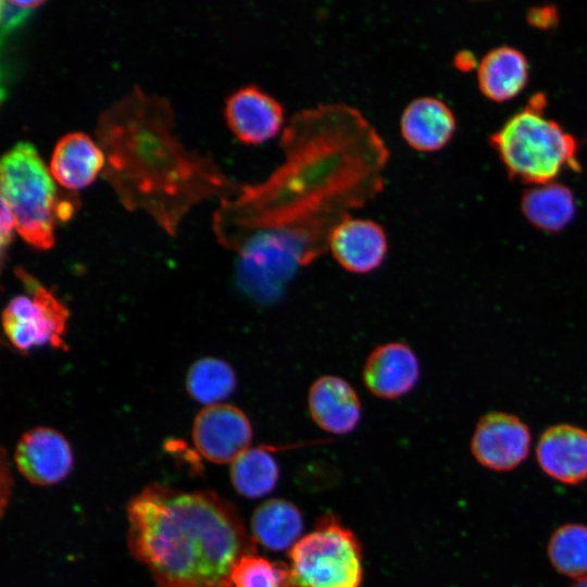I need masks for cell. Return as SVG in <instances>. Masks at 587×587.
<instances>
[{
	"label": "cell",
	"instance_id": "1",
	"mask_svg": "<svg viewBox=\"0 0 587 587\" xmlns=\"http://www.w3.org/2000/svg\"><path fill=\"white\" fill-rule=\"evenodd\" d=\"M283 161L260 183L221 202L214 230L238 254V280L265 290L270 270L307 264L333 228L384 187L389 150L370 121L346 103L295 112L280 136Z\"/></svg>",
	"mask_w": 587,
	"mask_h": 587
},
{
	"label": "cell",
	"instance_id": "2",
	"mask_svg": "<svg viewBox=\"0 0 587 587\" xmlns=\"http://www.w3.org/2000/svg\"><path fill=\"white\" fill-rule=\"evenodd\" d=\"M126 514L129 551L158 587H233L239 560L257 552L236 508L210 490L151 484Z\"/></svg>",
	"mask_w": 587,
	"mask_h": 587
},
{
	"label": "cell",
	"instance_id": "3",
	"mask_svg": "<svg viewBox=\"0 0 587 587\" xmlns=\"http://www.w3.org/2000/svg\"><path fill=\"white\" fill-rule=\"evenodd\" d=\"M546 104L542 93L534 95L489 137L511 179L535 186L553 182L565 166L580 171L576 139L545 116Z\"/></svg>",
	"mask_w": 587,
	"mask_h": 587
},
{
	"label": "cell",
	"instance_id": "4",
	"mask_svg": "<svg viewBox=\"0 0 587 587\" xmlns=\"http://www.w3.org/2000/svg\"><path fill=\"white\" fill-rule=\"evenodd\" d=\"M1 200L12 210L16 232L32 247L51 249L59 200L51 174L36 148L18 142L0 164Z\"/></svg>",
	"mask_w": 587,
	"mask_h": 587
},
{
	"label": "cell",
	"instance_id": "5",
	"mask_svg": "<svg viewBox=\"0 0 587 587\" xmlns=\"http://www.w3.org/2000/svg\"><path fill=\"white\" fill-rule=\"evenodd\" d=\"M291 587H360L362 550L355 535L333 515L289 550Z\"/></svg>",
	"mask_w": 587,
	"mask_h": 587
},
{
	"label": "cell",
	"instance_id": "6",
	"mask_svg": "<svg viewBox=\"0 0 587 587\" xmlns=\"http://www.w3.org/2000/svg\"><path fill=\"white\" fill-rule=\"evenodd\" d=\"M17 275L29 294L15 296L3 311V329L11 346L23 353L46 346L65 350L68 310L27 272L18 270Z\"/></svg>",
	"mask_w": 587,
	"mask_h": 587
},
{
	"label": "cell",
	"instance_id": "7",
	"mask_svg": "<svg viewBox=\"0 0 587 587\" xmlns=\"http://www.w3.org/2000/svg\"><path fill=\"white\" fill-rule=\"evenodd\" d=\"M532 434L517 415L494 411L483 415L471 439V452L485 469L509 472L528 457Z\"/></svg>",
	"mask_w": 587,
	"mask_h": 587
},
{
	"label": "cell",
	"instance_id": "8",
	"mask_svg": "<svg viewBox=\"0 0 587 587\" xmlns=\"http://www.w3.org/2000/svg\"><path fill=\"white\" fill-rule=\"evenodd\" d=\"M251 439L252 427L248 416L233 404L205 407L192 424L195 447L213 463H233L250 448Z\"/></svg>",
	"mask_w": 587,
	"mask_h": 587
},
{
	"label": "cell",
	"instance_id": "9",
	"mask_svg": "<svg viewBox=\"0 0 587 587\" xmlns=\"http://www.w3.org/2000/svg\"><path fill=\"white\" fill-rule=\"evenodd\" d=\"M224 114L230 132L248 145H259L275 137L285 122L282 103L253 84L245 85L227 97Z\"/></svg>",
	"mask_w": 587,
	"mask_h": 587
},
{
	"label": "cell",
	"instance_id": "10",
	"mask_svg": "<svg viewBox=\"0 0 587 587\" xmlns=\"http://www.w3.org/2000/svg\"><path fill=\"white\" fill-rule=\"evenodd\" d=\"M14 461L32 484L50 486L63 480L73 467V450L67 439L50 427H35L18 440Z\"/></svg>",
	"mask_w": 587,
	"mask_h": 587
},
{
	"label": "cell",
	"instance_id": "11",
	"mask_svg": "<svg viewBox=\"0 0 587 587\" xmlns=\"http://www.w3.org/2000/svg\"><path fill=\"white\" fill-rule=\"evenodd\" d=\"M328 248L348 272L364 274L380 266L387 254V237L375 221L347 216L332 230Z\"/></svg>",
	"mask_w": 587,
	"mask_h": 587
},
{
	"label": "cell",
	"instance_id": "12",
	"mask_svg": "<svg viewBox=\"0 0 587 587\" xmlns=\"http://www.w3.org/2000/svg\"><path fill=\"white\" fill-rule=\"evenodd\" d=\"M536 460L557 482L577 485L587 480V429L567 423L546 428L536 446Z\"/></svg>",
	"mask_w": 587,
	"mask_h": 587
},
{
	"label": "cell",
	"instance_id": "13",
	"mask_svg": "<svg viewBox=\"0 0 587 587\" xmlns=\"http://www.w3.org/2000/svg\"><path fill=\"white\" fill-rule=\"evenodd\" d=\"M362 378L367 390L380 399L410 392L420 378V362L412 348L400 341L377 346L367 357Z\"/></svg>",
	"mask_w": 587,
	"mask_h": 587
},
{
	"label": "cell",
	"instance_id": "14",
	"mask_svg": "<svg viewBox=\"0 0 587 587\" xmlns=\"http://www.w3.org/2000/svg\"><path fill=\"white\" fill-rule=\"evenodd\" d=\"M308 408L312 420L326 433L345 435L361 419V402L354 388L344 378L324 375L310 387Z\"/></svg>",
	"mask_w": 587,
	"mask_h": 587
},
{
	"label": "cell",
	"instance_id": "15",
	"mask_svg": "<svg viewBox=\"0 0 587 587\" xmlns=\"http://www.w3.org/2000/svg\"><path fill=\"white\" fill-rule=\"evenodd\" d=\"M455 116L440 99L423 96L408 103L401 114L400 130L408 145L424 152L444 148L455 130Z\"/></svg>",
	"mask_w": 587,
	"mask_h": 587
},
{
	"label": "cell",
	"instance_id": "16",
	"mask_svg": "<svg viewBox=\"0 0 587 587\" xmlns=\"http://www.w3.org/2000/svg\"><path fill=\"white\" fill-rule=\"evenodd\" d=\"M104 163V152L92 138L85 133L73 132L57 142L50 174L62 187L80 190L96 179Z\"/></svg>",
	"mask_w": 587,
	"mask_h": 587
},
{
	"label": "cell",
	"instance_id": "17",
	"mask_svg": "<svg viewBox=\"0 0 587 587\" xmlns=\"http://www.w3.org/2000/svg\"><path fill=\"white\" fill-rule=\"evenodd\" d=\"M528 72L523 52L509 46L494 48L477 65L479 90L491 101H509L525 88Z\"/></svg>",
	"mask_w": 587,
	"mask_h": 587
},
{
	"label": "cell",
	"instance_id": "18",
	"mask_svg": "<svg viewBox=\"0 0 587 587\" xmlns=\"http://www.w3.org/2000/svg\"><path fill=\"white\" fill-rule=\"evenodd\" d=\"M521 210L526 220L537 229L559 233L573 221L576 203L573 191L567 186L553 180L524 190Z\"/></svg>",
	"mask_w": 587,
	"mask_h": 587
},
{
	"label": "cell",
	"instance_id": "19",
	"mask_svg": "<svg viewBox=\"0 0 587 587\" xmlns=\"http://www.w3.org/2000/svg\"><path fill=\"white\" fill-rule=\"evenodd\" d=\"M302 530L300 510L284 499L266 500L255 509L251 517L254 541L273 551L290 550L301 538Z\"/></svg>",
	"mask_w": 587,
	"mask_h": 587
},
{
	"label": "cell",
	"instance_id": "20",
	"mask_svg": "<svg viewBox=\"0 0 587 587\" xmlns=\"http://www.w3.org/2000/svg\"><path fill=\"white\" fill-rule=\"evenodd\" d=\"M271 448H249L230 466V479L236 491L255 499L270 494L277 484L279 469Z\"/></svg>",
	"mask_w": 587,
	"mask_h": 587
},
{
	"label": "cell",
	"instance_id": "21",
	"mask_svg": "<svg viewBox=\"0 0 587 587\" xmlns=\"http://www.w3.org/2000/svg\"><path fill=\"white\" fill-rule=\"evenodd\" d=\"M237 377L226 361L205 357L188 370L186 389L190 397L203 404L214 405L228 398L236 389Z\"/></svg>",
	"mask_w": 587,
	"mask_h": 587
},
{
	"label": "cell",
	"instance_id": "22",
	"mask_svg": "<svg viewBox=\"0 0 587 587\" xmlns=\"http://www.w3.org/2000/svg\"><path fill=\"white\" fill-rule=\"evenodd\" d=\"M547 554L552 567L564 576H587V525L566 523L550 536Z\"/></svg>",
	"mask_w": 587,
	"mask_h": 587
},
{
	"label": "cell",
	"instance_id": "23",
	"mask_svg": "<svg viewBox=\"0 0 587 587\" xmlns=\"http://www.w3.org/2000/svg\"><path fill=\"white\" fill-rule=\"evenodd\" d=\"M233 587H291L289 567L250 553L242 557L232 575Z\"/></svg>",
	"mask_w": 587,
	"mask_h": 587
},
{
	"label": "cell",
	"instance_id": "24",
	"mask_svg": "<svg viewBox=\"0 0 587 587\" xmlns=\"http://www.w3.org/2000/svg\"><path fill=\"white\" fill-rule=\"evenodd\" d=\"M1 35L12 33L22 26L34 10L25 9L15 3L14 0L0 2Z\"/></svg>",
	"mask_w": 587,
	"mask_h": 587
},
{
	"label": "cell",
	"instance_id": "25",
	"mask_svg": "<svg viewBox=\"0 0 587 587\" xmlns=\"http://www.w3.org/2000/svg\"><path fill=\"white\" fill-rule=\"evenodd\" d=\"M16 229V220L10 207L1 200L0 214V243H1V260L4 262L7 249L12 242L13 230Z\"/></svg>",
	"mask_w": 587,
	"mask_h": 587
},
{
	"label": "cell",
	"instance_id": "26",
	"mask_svg": "<svg viewBox=\"0 0 587 587\" xmlns=\"http://www.w3.org/2000/svg\"><path fill=\"white\" fill-rule=\"evenodd\" d=\"M558 13L555 8L546 5L533 8L527 13V21L532 26L538 28H549L555 25Z\"/></svg>",
	"mask_w": 587,
	"mask_h": 587
},
{
	"label": "cell",
	"instance_id": "27",
	"mask_svg": "<svg viewBox=\"0 0 587 587\" xmlns=\"http://www.w3.org/2000/svg\"><path fill=\"white\" fill-rule=\"evenodd\" d=\"M454 64L461 71H469L475 66L476 60L471 52L462 51L457 54Z\"/></svg>",
	"mask_w": 587,
	"mask_h": 587
},
{
	"label": "cell",
	"instance_id": "28",
	"mask_svg": "<svg viewBox=\"0 0 587 587\" xmlns=\"http://www.w3.org/2000/svg\"><path fill=\"white\" fill-rule=\"evenodd\" d=\"M570 587H587V576L580 579H576Z\"/></svg>",
	"mask_w": 587,
	"mask_h": 587
}]
</instances>
